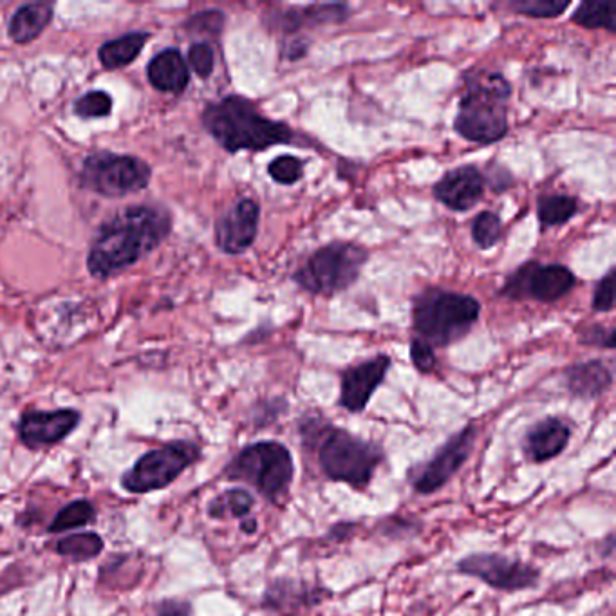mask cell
<instances>
[{
    "label": "cell",
    "instance_id": "1",
    "mask_svg": "<svg viewBox=\"0 0 616 616\" xmlns=\"http://www.w3.org/2000/svg\"><path fill=\"white\" fill-rule=\"evenodd\" d=\"M170 215L158 206H129L103 224L87 257L96 279H109L131 268L167 239Z\"/></svg>",
    "mask_w": 616,
    "mask_h": 616
},
{
    "label": "cell",
    "instance_id": "2",
    "mask_svg": "<svg viewBox=\"0 0 616 616\" xmlns=\"http://www.w3.org/2000/svg\"><path fill=\"white\" fill-rule=\"evenodd\" d=\"M203 125L228 152H261L273 145L295 141V132L288 123L266 118L244 96H226L221 102L210 103L203 112Z\"/></svg>",
    "mask_w": 616,
    "mask_h": 616
},
{
    "label": "cell",
    "instance_id": "3",
    "mask_svg": "<svg viewBox=\"0 0 616 616\" xmlns=\"http://www.w3.org/2000/svg\"><path fill=\"white\" fill-rule=\"evenodd\" d=\"M300 434L306 445L317 448L320 470L331 481L365 488L382 463L383 452L378 445L313 416L300 425Z\"/></svg>",
    "mask_w": 616,
    "mask_h": 616
},
{
    "label": "cell",
    "instance_id": "4",
    "mask_svg": "<svg viewBox=\"0 0 616 616\" xmlns=\"http://www.w3.org/2000/svg\"><path fill=\"white\" fill-rule=\"evenodd\" d=\"M512 87L497 71H470L459 100L454 131L463 140L492 145L508 132V100Z\"/></svg>",
    "mask_w": 616,
    "mask_h": 616
},
{
    "label": "cell",
    "instance_id": "5",
    "mask_svg": "<svg viewBox=\"0 0 616 616\" xmlns=\"http://www.w3.org/2000/svg\"><path fill=\"white\" fill-rule=\"evenodd\" d=\"M481 306L474 297L429 288L412 300V327L432 347L456 344L476 326Z\"/></svg>",
    "mask_w": 616,
    "mask_h": 616
},
{
    "label": "cell",
    "instance_id": "6",
    "mask_svg": "<svg viewBox=\"0 0 616 616\" xmlns=\"http://www.w3.org/2000/svg\"><path fill=\"white\" fill-rule=\"evenodd\" d=\"M369 252L355 243H331L309 255L293 280L313 295H336L349 290L364 270Z\"/></svg>",
    "mask_w": 616,
    "mask_h": 616
},
{
    "label": "cell",
    "instance_id": "7",
    "mask_svg": "<svg viewBox=\"0 0 616 616\" xmlns=\"http://www.w3.org/2000/svg\"><path fill=\"white\" fill-rule=\"evenodd\" d=\"M293 458L279 441H259L243 448L226 468V476L255 486L271 503H279L293 481Z\"/></svg>",
    "mask_w": 616,
    "mask_h": 616
},
{
    "label": "cell",
    "instance_id": "8",
    "mask_svg": "<svg viewBox=\"0 0 616 616\" xmlns=\"http://www.w3.org/2000/svg\"><path fill=\"white\" fill-rule=\"evenodd\" d=\"M201 456L192 441H172L143 454L122 476V486L131 494H149L172 485Z\"/></svg>",
    "mask_w": 616,
    "mask_h": 616
},
{
    "label": "cell",
    "instance_id": "9",
    "mask_svg": "<svg viewBox=\"0 0 616 616\" xmlns=\"http://www.w3.org/2000/svg\"><path fill=\"white\" fill-rule=\"evenodd\" d=\"M80 181L103 197H123L141 192L150 181V167L134 156L98 152L85 159Z\"/></svg>",
    "mask_w": 616,
    "mask_h": 616
},
{
    "label": "cell",
    "instance_id": "10",
    "mask_svg": "<svg viewBox=\"0 0 616 616\" xmlns=\"http://www.w3.org/2000/svg\"><path fill=\"white\" fill-rule=\"evenodd\" d=\"M575 275L562 264L526 262L510 275L499 293L512 300L532 299L537 302H555L575 288Z\"/></svg>",
    "mask_w": 616,
    "mask_h": 616
},
{
    "label": "cell",
    "instance_id": "11",
    "mask_svg": "<svg viewBox=\"0 0 616 616\" xmlns=\"http://www.w3.org/2000/svg\"><path fill=\"white\" fill-rule=\"evenodd\" d=\"M476 438V425H467L456 436L448 439L434 458L420 467L412 468V488L418 494L429 495L447 485L448 481L458 474L459 468L467 463L472 448L476 445Z\"/></svg>",
    "mask_w": 616,
    "mask_h": 616
},
{
    "label": "cell",
    "instance_id": "12",
    "mask_svg": "<svg viewBox=\"0 0 616 616\" xmlns=\"http://www.w3.org/2000/svg\"><path fill=\"white\" fill-rule=\"evenodd\" d=\"M458 570L483 580L488 586L504 591L533 588L539 582V571L521 560L508 559L497 553H474L461 560Z\"/></svg>",
    "mask_w": 616,
    "mask_h": 616
},
{
    "label": "cell",
    "instance_id": "13",
    "mask_svg": "<svg viewBox=\"0 0 616 616\" xmlns=\"http://www.w3.org/2000/svg\"><path fill=\"white\" fill-rule=\"evenodd\" d=\"M261 206L250 197L235 201L215 223V244L228 255H241L252 248L259 232Z\"/></svg>",
    "mask_w": 616,
    "mask_h": 616
},
{
    "label": "cell",
    "instance_id": "14",
    "mask_svg": "<svg viewBox=\"0 0 616 616\" xmlns=\"http://www.w3.org/2000/svg\"><path fill=\"white\" fill-rule=\"evenodd\" d=\"M391 358L378 355L365 360L364 364L355 365L342 374V391L340 405L349 412H362L371 400L376 389L382 385L389 373Z\"/></svg>",
    "mask_w": 616,
    "mask_h": 616
},
{
    "label": "cell",
    "instance_id": "15",
    "mask_svg": "<svg viewBox=\"0 0 616 616\" xmlns=\"http://www.w3.org/2000/svg\"><path fill=\"white\" fill-rule=\"evenodd\" d=\"M78 423L80 412L73 409L26 412L20 420V439L31 448L51 447L66 439Z\"/></svg>",
    "mask_w": 616,
    "mask_h": 616
},
{
    "label": "cell",
    "instance_id": "16",
    "mask_svg": "<svg viewBox=\"0 0 616 616\" xmlns=\"http://www.w3.org/2000/svg\"><path fill=\"white\" fill-rule=\"evenodd\" d=\"M434 197L454 212H467L485 194V176L474 165L452 168L434 185Z\"/></svg>",
    "mask_w": 616,
    "mask_h": 616
},
{
    "label": "cell",
    "instance_id": "17",
    "mask_svg": "<svg viewBox=\"0 0 616 616\" xmlns=\"http://www.w3.org/2000/svg\"><path fill=\"white\" fill-rule=\"evenodd\" d=\"M571 429L559 418H546L535 423L526 432L523 441L524 456L533 463H544L557 458L568 447Z\"/></svg>",
    "mask_w": 616,
    "mask_h": 616
},
{
    "label": "cell",
    "instance_id": "18",
    "mask_svg": "<svg viewBox=\"0 0 616 616\" xmlns=\"http://www.w3.org/2000/svg\"><path fill=\"white\" fill-rule=\"evenodd\" d=\"M150 84L163 93H183L190 82L187 62L178 49H165L147 67Z\"/></svg>",
    "mask_w": 616,
    "mask_h": 616
},
{
    "label": "cell",
    "instance_id": "19",
    "mask_svg": "<svg viewBox=\"0 0 616 616\" xmlns=\"http://www.w3.org/2000/svg\"><path fill=\"white\" fill-rule=\"evenodd\" d=\"M613 383V373L604 362L593 360L570 367L566 371V387L575 398L593 400L602 396Z\"/></svg>",
    "mask_w": 616,
    "mask_h": 616
},
{
    "label": "cell",
    "instance_id": "20",
    "mask_svg": "<svg viewBox=\"0 0 616 616\" xmlns=\"http://www.w3.org/2000/svg\"><path fill=\"white\" fill-rule=\"evenodd\" d=\"M53 19V6L46 2L26 4L15 11L10 22V37L17 44H28L40 37Z\"/></svg>",
    "mask_w": 616,
    "mask_h": 616
},
{
    "label": "cell",
    "instance_id": "21",
    "mask_svg": "<svg viewBox=\"0 0 616 616\" xmlns=\"http://www.w3.org/2000/svg\"><path fill=\"white\" fill-rule=\"evenodd\" d=\"M349 17L346 4H315L300 10L286 11L280 20L286 31H297L302 26H322V24H338Z\"/></svg>",
    "mask_w": 616,
    "mask_h": 616
},
{
    "label": "cell",
    "instance_id": "22",
    "mask_svg": "<svg viewBox=\"0 0 616 616\" xmlns=\"http://www.w3.org/2000/svg\"><path fill=\"white\" fill-rule=\"evenodd\" d=\"M147 40H149V35L138 31V33H129L125 37L103 44L98 51L102 66L105 69H120V67L129 66L138 58Z\"/></svg>",
    "mask_w": 616,
    "mask_h": 616
},
{
    "label": "cell",
    "instance_id": "23",
    "mask_svg": "<svg viewBox=\"0 0 616 616\" xmlns=\"http://www.w3.org/2000/svg\"><path fill=\"white\" fill-rule=\"evenodd\" d=\"M571 20L588 29H607L611 33L616 31V4L615 2H595L588 0L582 2Z\"/></svg>",
    "mask_w": 616,
    "mask_h": 616
},
{
    "label": "cell",
    "instance_id": "24",
    "mask_svg": "<svg viewBox=\"0 0 616 616\" xmlns=\"http://www.w3.org/2000/svg\"><path fill=\"white\" fill-rule=\"evenodd\" d=\"M579 212V201L575 197L555 196L541 197L539 206H537V217L542 228H553L571 221L575 214Z\"/></svg>",
    "mask_w": 616,
    "mask_h": 616
},
{
    "label": "cell",
    "instance_id": "25",
    "mask_svg": "<svg viewBox=\"0 0 616 616\" xmlns=\"http://www.w3.org/2000/svg\"><path fill=\"white\" fill-rule=\"evenodd\" d=\"M103 550V539L96 533H75L60 539L56 553L75 560H89L98 557Z\"/></svg>",
    "mask_w": 616,
    "mask_h": 616
},
{
    "label": "cell",
    "instance_id": "26",
    "mask_svg": "<svg viewBox=\"0 0 616 616\" xmlns=\"http://www.w3.org/2000/svg\"><path fill=\"white\" fill-rule=\"evenodd\" d=\"M253 497L250 492H246L243 488H232L226 490L224 494L215 497L212 504L208 506V514L212 517H224V515H232V517H246L252 512Z\"/></svg>",
    "mask_w": 616,
    "mask_h": 616
},
{
    "label": "cell",
    "instance_id": "27",
    "mask_svg": "<svg viewBox=\"0 0 616 616\" xmlns=\"http://www.w3.org/2000/svg\"><path fill=\"white\" fill-rule=\"evenodd\" d=\"M94 515H96V512H94L93 503H89L85 499L73 501L55 515L53 523L49 526V532H67V530H73V528H80V526L91 523Z\"/></svg>",
    "mask_w": 616,
    "mask_h": 616
},
{
    "label": "cell",
    "instance_id": "28",
    "mask_svg": "<svg viewBox=\"0 0 616 616\" xmlns=\"http://www.w3.org/2000/svg\"><path fill=\"white\" fill-rule=\"evenodd\" d=\"M501 235H503V223H501L499 215L488 212V210L476 215V219L472 223V239L479 248H483V250L492 248L499 243Z\"/></svg>",
    "mask_w": 616,
    "mask_h": 616
},
{
    "label": "cell",
    "instance_id": "29",
    "mask_svg": "<svg viewBox=\"0 0 616 616\" xmlns=\"http://www.w3.org/2000/svg\"><path fill=\"white\" fill-rule=\"evenodd\" d=\"M512 10L524 17L532 19H555L560 13L570 8V2H557V0H515L510 4Z\"/></svg>",
    "mask_w": 616,
    "mask_h": 616
},
{
    "label": "cell",
    "instance_id": "30",
    "mask_svg": "<svg viewBox=\"0 0 616 616\" xmlns=\"http://www.w3.org/2000/svg\"><path fill=\"white\" fill-rule=\"evenodd\" d=\"M270 178L279 185H295L304 176V161L295 156H279L268 165Z\"/></svg>",
    "mask_w": 616,
    "mask_h": 616
},
{
    "label": "cell",
    "instance_id": "31",
    "mask_svg": "<svg viewBox=\"0 0 616 616\" xmlns=\"http://www.w3.org/2000/svg\"><path fill=\"white\" fill-rule=\"evenodd\" d=\"M111 111V94H107L105 91H93V93L84 94L75 103V112L80 118H89V120L105 118V116L111 114Z\"/></svg>",
    "mask_w": 616,
    "mask_h": 616
},
{
    "label": "cell",
    "instance_id": "32",
    "mask_svg": "<svg viewBox=\"0 0 616 616\" xmlns=\"http://www.w3.org/2000/svg\"><path fill=\"white\" fill-rule=\"evenodd\" d=\"M188 64L199 78H208L214 73V49L206 42H197L188 49Z\"/></svg>",
    "mask_w": 616,
    "mask_h": 616
},
{
    "label": "cell",
    "instance_id": "33",
    "mask_svg": "<svg viewBox=\"0 0 616 616\" xmlns=\"http://www.w3.org/2000/svg\"><path fill=\"white\" fill-rule=\"evenodd\" d=\"M615 308V270L607 271L593 293V309L598 313H607Z\"/></svg>",
    "mask_w": 616,
    "mask_h": 616
},
{
    "label": "cell",
    "instance_id": "34",
    "mask_svg": "<svg viewBox=\"0 0 616 616\" xmlns=\"http://www.w3.org/2000/svg\"><path fill=\"white\" fill-rule=\"evenodd\" d=\"M411 360L412 365L420 373H430L436 367L434 347L429 346L427 342H423L418 336H414L411 340Z\"/></svg>",
    "mask_w": 616,
    "mask_h": 616
},
{
    "label": "cell",
    "instance_id": "35",
    "mask_svg": "<svg viewBox=\"0 0 616 616\" xmlns=\"http://www.w3.org/2000/svg\"><path fill=\"white\" fill-rule=\"evenodd\" d=\"M580 340H582V344H588V346L613 349L615 347V329H606L604 326H591L582 333Z\"/></svg>",
    "mask_w": 616,
    "mask_h": 616
},
{
    "label": "cell",
    "instance_id": "36",
    "mask_svg": "<svg viewBox=\"0 0 616 616\" xmlns=\"http://www.w3.org/2000/svg\"><path fill=\"white\" fill-rule=\"evenodd\" d=\"M159 616H187L188 606L183 602H174V600H167L158 607Z\"/></svg>",
    "mask_w": 616,
    "mask_h": 616
},
{
    "label": "cell",
    "instance_id": "37",
    "mask_svg": "<svg viewBox=\"0 0 616 616\" xmlns=\"http://www.w3.org/2000/svg\"><path fill=\"white\" fill-rule=\"evenodd\" d=\"M306 51H308L306 42H291L288 49L284 51V56H286L288 60H297L300 56L306 55Z\"/></svg>",
    "mask_w": 616,
    "mask_h": 616
},
{
    "label": "cell",
    "instance_id": "38",
    "mask_svg": "<svg viewBox=\"0 0 616 616\" xmlns=\"http://www.w3.org/2000/svg\"><path fill=\"white\" fill-rule=\"evenodd\" d=\"M241 528H243L244 533H255L257 532V521H255V519H248V521H243V524H241Z\"/></svg>",
    "mask_w": 616,
    "mask_h": 616
}]
</instances>
